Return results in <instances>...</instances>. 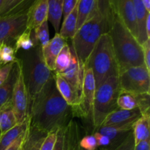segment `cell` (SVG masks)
<instances>
[{
  "mask_svg": "<svg viewBox=\"0 0 150 150\" xmlns=\"http://www.w3.org/2000/svg\"><path fill=\"white\" fill-rule=\"evenodd\" d=\"M79 1L76 4V7L70 12V14L63 19V23L61 29H59V34L64 38L67 39H73L76 32V26H77L78 21V5Z\"/></svg>",
  "mask_w": 150,
  "mask_h": 150,
  "instance_id": "cell-22",
  "label": "cell"
},
{
  "mask_svg": "<svg viewBox=\"0 0 150 150\" xmlns=\"http://www.w3.org/2000/svg\"><path fill=\"white\" fill-rule=\"evenodd\" d=\"M145 9L148 13H150V0H142Z\"/></svg>",
  "mask_w": 150,
  "mask_h": 150,
  "instance_id": "cell-45",
  "label": "cell"
},
{
  "mask_svg": "<svg viewBox=\"0 0 150 150\" xmlns=\"http://www.w3.org/2000/svg\"><path fill=\"white\" fill-rule=\"evenodd\" d=\"M24 0H4L0 10V17L5 16L21 4Z\"/></svg>",
  "mask_w": 150,
  "mask_h": 150,
  "instance_id": "cell-36",
  "label": "cell"
},
{
  "mask_svg": "<svg viewBox=\"0 0 150 150\" xmlns=\"http://www.w3.org/2000/svg\"><path fill=\"white\" fill-rule=\"evenodd\" d=\"M97 150V149H96ZM99 150H108V149H99Z\"/></svg>",
  "mask_w": 150,
  "mask_h": 150,
  "instance_id": "cell-47",
  "label": "cell"
},
{
  "mask_svg": "<svg viewBox=\"0 0 150 150\" xmlns=\"http://www.w3.org/2000/svg\"><path fill=\"white\" fill-rule=\"evenodd\" d=\"M71 60V51L70 46L67 43L65 44L59 54L57 56L55 61L54 73H62L67 69Z\"/></svg>",
  "mask_w": 150,
  "mask_h": 150,
  "instance_id": "cell-29",
  "label": "cell"
},
{
  "mask_svg": "<svg viewBox=\"0 0 150 150\" xmlns=\"http://www.w3.org/2000/svg\"><path fill=\"white\" fill-rule=\"evenodd\" d=\"M16 51L13 45L6 43L0 45V68L3 66L16 61Z\"/></svg>",
  "mask_w": 150,
  "mask_h": 150,
  "instance_id": "cell-32",
  "label": "cell"
},
{
  "mask_svg": "<svg viewBox=\"0 0 150 150\" xmlns=\"http://www.w3.org/2000/svg\"><path fill=\"white\" fill-rule=\"evenodd\" d=\"M17 125L13 113L11 100L0 108V135L7 132Z\"/></svg>",
  "mask_w": 150,
  "mask_h": 150,
  "instance_id": "cell-23",
  "label": "cell"
},
{
  "mask_svg": "<svg viewBox=\"0 0 150 150\" xmlns=\"http://www.w3.org/2000/svg\"><path fill=\"white\" fill-rule=\"evenodd\" d=\"M26 30L32 32L45 20H48V0H34L27 10Z\"/></svg>",
  "mask_w": 150,
  "mask_h": 150,
  "instance_id": "cell-14",
  "label": "cell"
},
{
  "mask_svg": "<svg viewBox=\"0 0 150 150\" xmlns=\"http://www.w3.org/2000/svg\"><path fill=\"white\" fill-rule=\"evenodd\" d=\"M48 21L45 20L39 26L32 31V35L35 45H40L41 48L45 47L50 40Z\"/></svg>",
  "mask_w": 150,
  "mask_h": 150,
  "instance_id": "cell-27",
  "label": "cell"
},
{
  "mask_svg": "<svg viewBox=\"0 0 150 150\" xmlns=\"http://www.w3.org/2000/svg\"><path fill=\"white\" fill-rule=\"evenodd\" d=\"M66 43V40L59 33H56L48 43L42 48V57L45 64L51 72L54 71L56 59Z\"/></svg>",
  "mask_w": 150,
  "mask_h": 150,
  "instance_id": "cell-15",
  "label": "cell"
},
{
  "mask_svg": "<svg viewBox=\"0 0 150 150\" xmlns=\"http://www.w3.org/2000/svg\"><path fill=\"white\" fill-rule=\"evenodd\" d=\"M11 102L17 124L23 123L29 117V99L21 69L13 88Z\"/></svg>",
  "mask_w": 150,
  "mask_h": 150,
  "instance_id": "cell-10",
  "label": "cell"
},
{
  "mask_svg": "<svg viewBox=\"0 0 150 150\" xmlns=\"http://www.w3.org/2000/svg\"><path fill=\"white\" fill-rule=\"evenodd\" d=\"M120 91L118 76L108 78L96 89L92 115L95 130L102 125L108 114L119 108L117 102Z\"/></svg>",
  "mask_w": 150,
  "mask_h": 150,
  "instance_id": "cell-6",
  "label": "cell"
},
{
  "mask_svg": "<svg viewBox=\"0 0 150 150\" xmlns=\"http://www.w3.org/2000/svg\"><path fill=\"white\" fill-rule=\"evenodd\" d=\"M63 0H56L52 9L48 12V21L51 22L56 33H59L62 18Z\"/></svg>",
  "mask_w": 150,
  "mask_h": 150,
  "instance_id": "cell-30",
  "label": "cell"
},
{
  "mask_svg": "<svg viewBox=\"0 0 150 150\" xmlns=\"http://www.w3.org/2000/svg\"><path fill=\"white\" fill-rule=\"evenodd\" d=\"M142 115V112L139 108L133 110H122L118 108L107 116L101 126L133 130V125Z\"/></svg>",
  "mask_w": 150,
  "mask_h": 150,
  "instance_id": "cell-11",
  "label": "cell"
},
{
  "mask_svg": "<svg viewBox=\"0 0 150 150\" xmlns=\"http://www.w3.org/2000/svg\"><path fill=\"white\" fill-rule=\"evenodd\" d=\"M70 51H71V60L70 64L66 70L59 74L61 75L68 83H70V85L76 89L81 97L84 66L78 58L72 45L70 46Z\"/></svg>",
  "mask_w": 150,
  "mask_h": 150,
  "instance_id": "cell-13",
  "label": "cell"
},
{
  "mask_svg": "<svg viewBox=\"0 0 150 150\" xmlns=\"http://www.w3.org/2000/svg\"><path fill=\"white\" fill-rule=\"evenodd\" d=\"M118 79L121 91L134 95H149V71L145 65L129 67L119 73Z\"/></svg>",
  "mask_w": 150,
  "mask_h": 150,
  "instance_id": "cell-7",
  "label": "cell"
},
{
  "mask_svg": "<svg viewBox=\"0 0 150 150\" xmlns=\"http://www.w3.org/2000/svg\"><path fill=\"white\" fill-rule=\"evenodd\" d=\"M111 1L116 16L120 18L126 27L137 40V23L132 0H111Z\"/></svg>",
  "mask_w": 150,
  "mask_h": 150,
  "instance_id": "cell-12",
  "label": "cell"
},
{
  "mask_svg": "<svg viewBox=\"0 0 150 150\" xmlns=\"http://www.w3.org/2000/svg\"><path fill=\"white\" fill-rule=\"evenodd\" d=\"M73 108L59 93L54 73L29 105V123L37 130L48 134L67 126Z\"/></svg>",
  "mask_w": 150,
  "mask_h": 150,
  "instance_id": "cell-1",
  "label": "cell"
},
{
  "mask_svg": "<svg viewBox=\"0 0 150 150\" xmlns=\"http://www.w3.org/2000/svg\"><path fill=\"white\" fill-rule=\"evenodd\" d=\"M145 30L148 39H150V13H148L145 21Z\"/></svg>",
  "mask_w": 150,
  "mask_h": 150,
  "instance_id": "cell-44",
  "label": "cell"
},
{
  "mask_svg": "<svg viewBox=\"0 0 150 150\" xmlns=\"http://www.w3.org/2000/svg\"><path fill=\"white\" fill-rule=\"evenodd\" d=\"M134 7L135 14H136V23L138 29V38L137 40L141 45L146 42L148 40L145 30V21L148 13L145 9L142 0H132Z\"/></svg>",
  "mask_w": 150,
  "mask_h": 150,
  "instance_id": "cell-18",
  "label": "cell"
},
{
  "mask_svg": "<svg viewBox=\"0 0 150 150\" xmlns=\"http://www.w3.org/2000/svg\"><path fill=\"white\" fill-rule=\"evenodd\" d=\"M29 117L23 123L17 124L7 132L0 135V150H4L21 135L28 130L29 127Z\"/></svg>",
  "mask_w": 150,
  "mask_h": 150,
  "instance_id": "cell-20",
  "label": "cell"
},
{
  "mask_svg": "<svg viewBox=\"0 0 150 150\" xmlns=\"http://www.w3.org/2000/svg\"><path fill=\"white\" fill-rule=\"evenodd\" d=\"M79 145L82 149L85 150H96L98 148L96 139L93 135L83 136L82 139H80Z\"/></svg>",
  "mask_w": 150,
  "mask_h": 150,
  "instance_id": "cell-33",
  "label": "cell"
},
{
  "mask_svg": "<svg viewBox=\"0 0 150 150\" xmlns=\"http://www.w3.org/2000/svg\"><path fill=\"white\" fill-rule=\"evenodd\" d=\"M139 95L120 91L117 98V106L122 110H133L139 107Z\"/></svg>",
  "mask_w": 150,
  "mask_h": 150,
  "instance_id": "cell-26",
  "label": "cell"
},
{
  "mask_svg": "<svg viewBox=\"0 0 150 150\" xmlns=\"http://www.w3.org/2000/svg\"><path fill=\"white\" fill-rule=\"evenodd\" d=\"M79 0H63L62 16L63 19L67 17L74 9Z\"/></svg>",
  "mask_w": 150,
  "mask_h": 150,
  "instance_id": "cell-40",
  "label": "cell"
},
{
  "mask_svg": "<svg viewBox=\"0 0 150 150\" xmlns=\"http://www.w3.org/2000/svg\"><path fill=\"white\" fill-rule=\"evenodd\" d=\"M133 150H150V138L136 144Z\"/></svg>",
  "mask_w": 150,
  "mask_h": 150,
  "instance_id": "cell-43",
  "label": "cell"
},
{
  "mask_svg": "<svg viewBox=\"0 0 150 150\" xmlns=\"http://www.w3.org/2000/svg\"><path fill=\"white\" fill-rule=\"evenodd\" d=\"M108 35L118 64L119 73L129 67L144 65L142 45L116 14Z\"/></svg>",
  "mask_w": 150,
  "mask_h": 150,
  "instance_id": "cell-3",
  "label": "cell"
},
{
  "mask_svg": "<svg viewBox=\"0 0 150 150\" xmlns=\"http://www.w3.org/2000/svg\"><path fill=\"white\" fill-rule=\"evenodd\" d=\"M83 66L92 70L96 89L108 78L118 76V64L108 33L100 38Z\"/></svg>",
  "mask_w": 150,
  "mask_h": 150,
  "instance_id": "cell-5",
  "label": "cell"
},
{
  "mask_svg": "<svg viewBox=\"0 0 150 150\" xmlns=\"http://www.w3.org/2000/svg\"><path fill=\"white\" fill-rule=\"evenodd\" d=\"M114 16L111 0H96L91 14L76 32L72 46L83 64L100 38L109 32Z\"/></svg>",
  "mask_w": 150,
  "mask_h": 150,
  "instance_id": "cell-2",
  "label": "cell"
},
{
  "mask_svg": "<svg viewBox=\"0 0 150 150\" xmlns=\"http://www.w3.org/2000/svg\"><path fill=\"white\" fill-rule=\"evenodd\" d=\"M29 99V105L40 91L53 73L47 67L42 54V48L37 45L28 51H23L17 58Z\"/></svg>",
  "mask_w": 150,
  "mask_h": 150,
  "instance_id": "cell-4",
  "label": "cell"
},
{
  "mask_svg": "<svg viewBox=\"0 0 150 150\" xmlns=\"http://www.w3.org/2000/svg\"><path fill=\"white\" fill-rule=\"evenodd\" d=\"M67 150H85L79 145L80 130L77 122L71 120L64 129Z\"/></svg>",
  "mask_w": 150,
  "mask_h": 150,
  "instance_id": "cell-24",
  "label": "cell"
},
{
  "mask_svg": "<svg viewBox=\"0 0 150 150\" xmlns=\"http://www.w3.org/2000/svg\"><path fill=\"white\" fill-rule=\"evenodd\" d=\"M46 135L29 125L27 136L22 146V150H40Z\"/></svg>",
  "mask_w": 150,
  "mask_h": 150,
  "instance_id": "cell-25",
  "label": "cell"
},
{
  "mask_svg": "<svg viewBox=\"0 0 150 150\" xmlns=\"http://www.w3.org/2000/svg\"><path fill=\"white\" fill-rule=\"evenodd\" d=\"M14 62L6 64V65L3 66L2 67L0 68V86L7 79Z\"/></svg>",
  "mask_w": 150,
  "mask_h": 150,
  "instance_id": "cell-42",
  "label": "cell"
},
{
  "mask_svg": "<svg viewBox=\"0 0 150 150\" xmlns=\"http://www.w3.org/2000/svg\"><path fill=\"white\" fill-rule=\"evenodd\" d=\"M150 114L146 113L141 116L140 118L134 123L133 127L135 144L143 140L149 139Z\"/></svg>",
  "mask_w": 150,
  "mask_h": 150,
  "instance_id": "cell-21",
  "label": "cell"
},
{
  "mask_svg": "<svg viewBox=\"0 0 150 150\" xmlns=\"http://www.w3.org/2000/svg\"><path fill=\"white\" fill-rule=\"evenodd\" d=\"M35 42L33 40L32 32L26 30L21 35H19L14 42V48L16 53L18 52L21 49L23 51H28L35 46Z\"/></svg>",
  "mask_w": 150,
  "mask_h": 150,
  "instance_id": "cell-31",
  "label": "cell"
},
{
  "mask_svg": "<svg viewBox=\"0 0 150 150\" xmlns=\"http://www.w3.org/2000/svg\"><path fill=\"white\" fill-rule=\"evenodd\" d=\"M96 0H79L78 5V21L76 31L88 18L95 5Z\"/></svg>",
  "mask_w": 150,
  "mask_h": 150,
  "instance_id": "cell-28",
  "label": "cell"
},
{
  "mask_svg": "<svg viewBox=\"0 0 150 150\" xmlns=\"http://www.w3.org/2000/svg\"><path fill=\"white\" fill-rule=\"evenodd\" d=\"M27 133L28 130L25 133H23V134L21 135L13 143L10 144L4 150H22V146H23L25 139H26V136H27Z\"/></svg>",
  "mask_w": 150,
  "mask_h": 150,
  "instance_id": "cell-38",
  "label": "cell"
},
{
  "mask_svg": "<svg viewBox=\"0 0 150 150\" xmlns=\"http://www.w3.org/2000/svg\"><path fill=\"white\" fill-rule=\"evenodd\" d=\"M20 64L18 60L13 63L10 74L7 80L0 86V108L11 100L13 88L17 81L18 73L20 72Z\"/></svg>",
  "mask_w": 150,
  "mask_h": 150,
  "instance_id": "cell-17",
  "label": "cell"
},
{
  "mask_svg": "<svg viewBox=\"0 0 150 150\" xmlns=\"http://www.w3.org/2000/svg\"><path fill=\"white\" fill-rule=\"evenodd\" d=\"M96 85L93 73L89 67H85L82 80L80 104L77 109L73 112L85 120L92 121V106L95 98Z\"/></svg>",
  "mask_w": 150,
  "mask_h": 150,
  "instance_id": "cell-9",
  "label": "cell"
},
{
  "mask_svg": "<svg viewBox=\"0 0 150 150\" xmlns=\"http://www.w3.org/2000/svg\"><path fill=\"white\" fill-rule=\"evenodd\" d=\"M4 0H0V10H1V7H2L3 3H4Z\"/></svg>",
  "mask_w": 150,
  "mask_h": 150,
  "instance_id": "cell-46",
  "label": "cell"
},
{
  "mask_svg": "<svg viewBox=\"0 0 150 150\" xmlns=\"http://www.w3.org/2000/svg\"><path fill=\"white\" fill-rule=\"evenodd\" d=\"M132 130H133L117 128V127H109V126H101L95 131L107 136L111 142L110 147L112 148L114 150L124 142L125 139Z\"/></svg>",
  "mask_w": 150,
  "mask_h": 150,
  "instance_id": "cell-19",
  "label": "cell"
},
{
  "mask_svg": "<svg viewBox=\"0 0 150 150\" xmlns=\"http://www.w3.org/2000/svg\"><path fill=\"white\" fill-rule=\"evenodd\" d=\"M135 146V140L134 136H133V132L132 130L128 136L126 137L124 142L119 145L117 148L114 150H133Z\"/></svg>",
  "mask_w": 150,
  "mask_h": 150,
  "instance_id": "cell-37",
  "label": "cell"
},
{
  "mask_svg": "<svg viewBox=\"0 0 150 150\" xmlns=\"http://www.w3.org/2000/svg\"><path fill=\"white\" fill-rule=\"evenodd\" d=\"M56 86L65 102L73 108L74 112L80 104V95L76 89L59 73H54Z\"/></svg>",
  "mask_w": 150,
  "mask_h": 150,
  "instance_id": "cell-16",
  "label": "cell"
},
{
  "mask_svg": "<svg viewBox=\"0 0 150 150\" xmlns=\"http://www.w3.org/2000/svg\"><path fill=\"white\" fill-rule=\"evenodd\" d=\"M93 136L96 139L98 147V146H100V147H107V146H110V145H111V142H110L109 139L107 136L100 134V133L96 131H95Z\"/></svg>",
  "mask_w": 150,
  "mask_h": 150,
  "instance_id": "cell-41",
  "label": "cell"
},
{
  "mask_svg": "<svg viewBox=\"0 0 150 150\" xmlns=\"http://www.w3.org/2000/svg\"><path fill=\"white\" fill-rule=\"evenodd\" d=\"M142 50H143L144 62L145 67L150 71V39H148L142 45Z\"/></svg>",
  "mask_w": 150,
  "mask_h": 150,
  "instance_id": "cell-39",
  "label": "cell"
},
{
  "mask_svg": "<svg viewBox=\"0 0 150 150\" xmlns=\"http://www.w3.org/2000/svg\"><path fill=\"white\" fill-rule=\"evenodd\" d=\"M57 132L58 130H55V131L50 132L46 135L40 150H53L57 141Z\"/></svg>",
  "mask_w": 150,
  "mask_h": 150,
  "instance_id": "cell-34",
  "label": "cell"
},
{
  "mask_svg": "<svg viewBox=\"0 0 150 150\" xmlns=\"http://www.w3.org/2000/svg\"><path fill=\"white\" fill-rule=\"evenodd\" d=\"M65 127H61L58 130L57 141H56L53 150H67V142H66L65 136H64Z\"/></svg>",
  "mask_w": 150,
  "mask_h": 150,
  "instance_id": "cell-35",
  "label": "cell"
},
{
  "mask_svg": "<svg viewBox=\"0 0 150 150\" xmlns=\"http://www.w3.org/2000/svg\"><path fill=\"white\" fill-rule=\"evenodd\" d=\"M27 12H16L0 17V45H11L26 29Z\"/></svg>",
  "mask_w": 150,
  "mask_h": 150,
  "instance_id": "cell-8",
  "label": "cell"
}]
</instances>
